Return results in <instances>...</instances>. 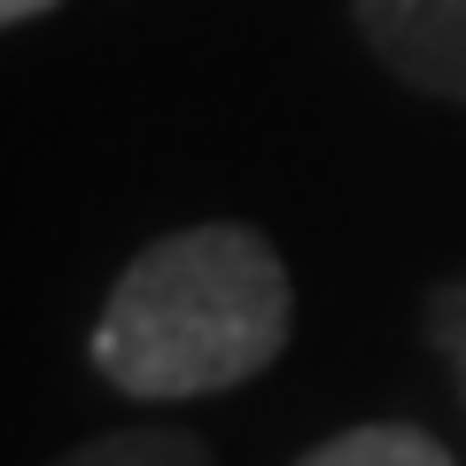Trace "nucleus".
Here are the masks:
<instances>
[{
    "mask_svg": "<svg viewBox=\"0 0 466 466\" xmlns=\"http://www.w3.org/2000/svg\"><path fill=\"white\" fill-rule=\"evenodd\" d=\"M296 334V280L272 233L241 218L156 233L109 280L86 358L116 397L187 404L257 381Z\"/></svg>",
    "mask_w": 466,
    "mask_h": 466,
    "instance_id": "nucleus-1",
    "label": "nucleus"
},
{
    "mask_svg": "<svg viewBox=\"0 0 466 466\" xmlns=\"http://www.w3.org/2000/svg\"><path fill=\"white\" fill-rule=\"evenodd\" d=\"M350 32L397 86L466 109V0H350Z\"/></svg>",
    "mask_w": 466,
    "mask_h": 466,
    "instance_id": "nucleus-2",
    "label": "nucleus"
},
{
    "mask_svg": "<svg viewBox=\"0 0 466 466\" xmlns=\"http://www.w3.org/2000/svg\"><path fill=\"white\" fill-rule=\"evenodd\" d=\"M296 466H459V459L412 420H366V428H342L327 443H311Z\"/></svg>",
    "mask_w": 466,
    "mask_h": 466,
    "instance_id": "nucleus-3",
    "label": "nucleus"
},
{
    "mask_svg": "<svg viewBox=\"0 0 466 466\" xmlns=\"http://www.w3.org/2000/svg\"><path fill=\"white\" fill-rule=\"evenodd\" d=\"M47 466H218L210 443L187 428H109V435H86V443H70L63 459Z\"/></svg>",
    "mask_w": 466,
    "mask_h": 466,
    "instance_id": "nucleus-4",
    "label": "nucleus"
},
{
    "mask_svg": "<svg viewBox=\"0 0 466 466\" xmlns=\"http://www.w3.org/2000/svg\"><path fill=\"white\" fill-rule=\"evenodd\" d=\"M428 334L443 342V358H451V366L466 373V280H451L443 296L428 303Z\"/></svg>",
    "mask_w": 466,
    "mask_h": 466,
    "instance_id": "nucleus-5",
    "label": "nucleus"
},
{
    "mask_svg": "<svg viewBox=\"0 0 466 466\" xmlns=\"http://www.w3.org/2000/svg\"><path fill=\"white\" fill-rule=\"evenodd\" d=\"M63 0H0V32H16V24H32V16H55Z\"/></svg>",
    "mask_w": 466,
    "mask_h": 466,
    "instance_id": "nucleus-6",
    "label": "nucleus"
}]
</instances>
